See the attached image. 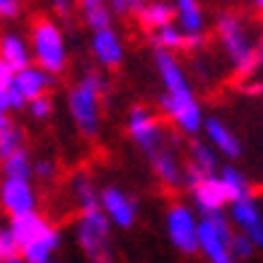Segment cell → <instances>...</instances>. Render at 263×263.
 <instances>
[{
	"mask_svg": "<svg viewBox=\"0 0 263 263\" xmlns=\"http://www.w3.org/2000/svg\"><path fill=\"white\" fill-rule=\"evenodd\" d=\"M49 86H51V78L35 65H30L25 70H19V73H14V86L11 89H14L25 102H32V100L43 97V94L49 91Z\"/></svg>",
	"mask_w": 263,
	"mask_h": 263,
	"instance_id": "5bb4252c",
	"label": "cell"
},
{
	"mask_svg": "<svg viewBox=\"0 0 263 263\" xmlns=\"http://www.w3.org/2000/svg\"><path fill=\"white\" fill-rule=\"evenodd\" d=\"M11 107H8V91H0V118L8 116Z\"/></svg>",
	"mask_w": 263,
	"mask_h": 263,
	"instance_id": "e575fe53",
	"label": "cell"
},
{
	"mask_svg": "<svg viewBox=\"0 0 263 263\" xmlns=\"http://www.w3.org/2000/svg\"><path fill=\"white\" fill-rule=\"evenodd\" d=\"M215 32L223 43L226 54L231 57V65L236 70V76H253L255 70L260 67V46H253L247 38V30L242 25V19L231 11H223L215 22Z\"/></svg>",
	"mask_w": 263,
	"mask_h": 263,
	"instance_id": "3957f363",
	"label": "cell"
},
{
	"mask_svg": "<svg viewBox=\"0 0 263 263\" xmlns=\"http://www.w3.org/2000/svg\"><path fill=\"white\" fill-rule=\"evenodd\" d=\"M27 110H30V116L35 118V121H46V118L51 116V110H54V102H51L49 94H43V97L27 102Z\"/></svg>",
	"mask_w": 263,
	"mask_h": 263,
	"instance_id": "f546056e",
	"label": "cell"
},
{
	"mask_svg": "<svg viewBox=\"0 0 263 263\" xmlns=\"http://www.w3.org/2000/svg\"><path fill=\"white\" fill-rule=\"evenodd\" d=\"M11 86H14V70L0 59V91H8Z\"/></svg>",
	"mask_w": 263,
	"mask_h": 263,
	"instance_id": "836d02e7",
	"label": "cell"
},
{
	"mask_svg": "<svg viewBox=\"0 0 263 263\" xmlns=\"http://www.w3.org/2000/svg\"><path fill=\"white\" fill-rule=\"evenodd\" d=\"M204 132H207V137L215 148H218L223 156H229V159H239V153H242V142L236 140V135L226 126L220 118H207L204 124Z\"/></svg>",
	"mask_w": 263,
	"mask_h": 263,
	"instance_id": "d6986e66",
	"label": "cell"
},
{
	"mask_svg": "<svg viewBox=\"0 0 263 263\" xmlns=\"http://www.w3.org/2000/svg\"><path fill=\"white\" fill-rule=\"evenodd\" d=\"M73 194H76L78 204H81V212H89V210H97L100 207V194L94 191V183L89 180L86 175H76Z\"/></svg>",
	"mask_w": 263,
	"mask_h": 263,
	"instance_id": "4316f807",
	"label": "cell"
},
{
	"mask_svg": "<svg viewBox=\"0 0 263 263\" xmlns=\"http://www.w3.org/2000/svg\"><path fill=\"white\" fill-rule=\"evenodd\" d=\"M231 220L236 223L239 234L253 242V247H263V220H260V207L255 196L234 201L231 204Z\"/></svg>",
	"mask_w": 263,
	"mask_h": 263,
	"instance_id": "7c38bea8",
	"label": "cell"
},
{
	"mask_svg": "<svg viewBox=\"0 0 263 263\" xmlns=\"http://www.w3.org/2000/svg\"><path fill=\"white\" fill-rule=\"evenodd\" d=\"M151 161H153V172H156V177L166 188H177L183 183V166H180V161H177V156L172 151L161 148L151 156Z\"/></svg>",
	"mask_w": 263,
	"mask_h": 263,
	"instance_id": "ffe728a7",
	"label": "cell"
},
{
	"mask_svg": "<svg viewBox=\"0 0 263 263\" xmlns=\"http://www.w3.org/2000/svg\"><path fill=\"white\" fill-rule=\"evenodd\" d=\"M153 41H156V49L159 51H177V49H183V32L177 30L175 25H166L161 30L153 32Z\"/></svg>",
	"mask_w": 263,
	"mask_h": 263,
	"instance_id": "83f0119b",
	"label": "cell"
},
{
	"mask_svg": "<svg viewBox=\"0 0 263 263\" xmlns=\"http://www.w3.org/2000/svg\"><path fill=\"white\" fill-rule=\"evenodd\" d=\"M30 57L38 62V70L46 76H59L67 67V46L62 27L51 16H38L30 27Z\"/></svg>",
	"mask_w": 263,
	"mask_h": 263,
	"instance_id": "7a4b0ae2",
	"label": "cell"
},
{
	"mask_svg": "<svg viewBox=\"0 0 263 263\" xmlns=\"http://www.w3.org/2000/svg\"><path fill=\"white\" fill-rule=\"evenodd\" d=\"M19 148H25V137H22L19 126L11 121L8 116L0 118V164H3L11 153H16Z\"/></svg>",
	"mask_w": 263,
	"mask_h": 263,
	"instance_id": "d4e9b609",
	"label": "cell"
},
{
	"mask_svg": "<svg viewBox=\"0 0 263 263\" xmlns=\"http://www.w3.org/2000/svg\"><path fill=\"white\" fill-rule=\"evenodd\" d=\"M54 8H57L59 16H67L70 14V3H54Z\"/></svg>",
	"mask_w": 263,
	"mask_h": 263,
	"instance_id": "d590c367",
	"label": "cell"
},
{
	"mask_svg": "<svg viewBox=\"0 0 263 263\" xmlns=\"http://www.w3.org/2000/svg\"><path fill=\"white\" fill-rule=\"evenodd\" d=\"M0 59H3V62L14 70V73L30 67L32 65V57H30L27 41L22 38V35H16V32H6L3 38H0Z\"/></svg>",
	"mask_w": 263,
	"mask_h": 263,
	"instance_id": "e0dca14e",
	"label": "cell"
},
{
	"mask_svg": "<svg viewBox=\"0 0 263 263\" xmlns=\"http://www.w3.org/2000/svg\"><path fill=\"white\" fill-rule=\"evenodd\" d=\"M159 105H161L164 116L180 132H185V135H196L201 129V124H204V118H201V105L194 97V89L180 91V94H161Z\"/></svg>",
	"mask_w": 263,
	"mask_h": 263,
	"instance_id": "8992f818",
	"label": "cell"
},
{
	"mask_svg": "<svg viewBox=\"0 0 263 263\" xmlns=\"http://www.w3.org/2000/svg\"><path fill=\"white\" fill-rule=\"evenodd\" d=\"M0 207H3L11 218L35 212V207H38V194H35L32 183L3 177V180H0Z\"/></svg>",
	"mask_w": 263,
	"mask_h": 263,
	"instance_id": "9c48e42d",
	"label": "cell"
},
{
	"mask_svg": "<svg viewBox=\"0 0 263 263\" xmlns=\"http://www.w3.org/2000/svg\"><path fill=\"white\" fill-rule=\"evenodd\" d=\"M137 16H140V25L145 27L148 32L153 30H161L166 25H172V19H175V8L170 3H142L140 11H137Z\"/></svg>",
	"mask_w": 263,
	"mask_h": 263,
	"instance_id": "7402d4cb",
	"label": "cell"
},
{
	"mask_svg": "<svg viewBox=\"0 0 263 263\" xmlns=\"http://www.w3.org/2000/svg\"><path fill=\"white\" fill-rule=\"evenodd\" d=\"M126 129H129V137L137 142V145L153 156L156 151L164 148V126L159 121V116L151 110L145 105H135L129 110V121H126Z\"/></svg>",
	"mask_w": 263,
	"mask_h": 263,
	"instance_id": "52a82bcc",
	"label": "cell"
},
{
	"mask_svg": "<svg viewBox=\"0 0 263 263\" xmlns=\"http://www.w3.org/2000/svg\"><path fill=\"white\" fill-rule=\"evenodd\" d=\"M11 263H25V260H19V258H16V260H11Z\"/></svg>",
	"mask_w": 263,
	"mask_h": 263,
	"instance_id": "8d00e7d4",
	"label": "cell"
},
{
	"mask_svg": "<svg viewBox=\"0 0 263 263\" xmlns=\"http://www.w3.org/2000/svg\"><path fill=\"white\" fill-rule=\"evenodd\" d=\"M91 51H94V59L107 67V70H113L124 62V41H121V35H118L113 27L110 30H102V32H94V38H91Z\"/></svg>",
	"mask_w": 263,
	"mask_h": 263,
	"instance_id": "4fadbf2b",
	"label": "cell"
},
{
	"mask_svg": "<svg viewBox=\"0 0 263 263\" xmlns=\"http://www.w3.org/2000/svg\"><path fill=\"white\" fill-rule=\"evenodd\" d=\"M49 220L43 218V215L35 210V212H30V215H19V218H11V229H8V234L14 236V242H16V247L22 250V247H27L32 239H38L46 229H49Z\"/></svg>",
	"mask_w": 263,
	"mask_h": 263,
	"instance_id": "2e32d148",
	"label": "cell"
},
{
	"mask_svg": "<svg viewBox=\"0 0 263 263\" xmlns=\"http://www.w3.org/2000/svg\"><path fill=\"white\" fill-rule=\"evenodd\" d=\"M78 245L91 263H113V236H110V223L102 215V210H89L81 212L78 226H76Z\"/></svg>",
	"mask_w": 263,
	"mask_h": 263,
	"instance_id": "277c9868",
	"label": "cell"
},
{
	"mask_svg": "<svg viewBox=\"0 0 263 263\" xmlns=\"http://www.w3.org/2000/svg\"><path fill=\"white\" fill-rule=\"evenodd\" d=\"M231 258L234 260H250L255 255V247H253V242H250V239H245L242 234H234L231 236Z\"/></svg>",
	"mask_w": 263,
	"mask_h": 263,
	"instance_id": "f1b7e54d",
	"label": "cell"
},
{
	"mask_svg": "<svg viewBox=\"0 0 263 263\" xmlns=\"http://www.w3.org/2000/svg\"><path fill=\"white\" fill-rule=\"evenodd\" d=\"M32 175L35 177H41V180H54V175H57V164L51 159H38L32 164Z\"/></svg>",
	"mask_w": 263,
	"mask_h": 263,
	"instance_id": "1f68e13d",
	"label": "cell"
},
{
	"mask_svg": "<svg viewBox=\"0 0 263 263\" xmlns=\"http://www.w3.org/2000/svg\"><path fill=\"white\" fill-rule=\"evenodd\" d=\"M100 210L118 229H132L137 220V204L116 185H107L100 191Z\"/></svg>",
	"mask_w": 263,
	"mask_h": 263,
	"instance_id": "8fae6325",
	"label": "cell"
},
{
	"mask_svg": "<svg viewBox=\"0 0 263 263\" xmlns=\"http://www.w3.org/2000/svg\"><path fill=\"white\" fill-rule=\"evenodd\" d=\"M188 153H191V164H188V170H194L196 175H204V177L215 175L218 159H215V151L207 145V142H201V140H191Z\"/></svg>",
	"mask_w": 263,
	"mask_h": 263,
	"instance_id": "603a6c76",
	"label": "cell"
},
{
	"mask_svg": "<svg viewBox=\"0 0 263 263\" xmlns=\"http://www.w3.org/2000/svg\"><path fill=\"white\" fill-rule=\"evenodd\" d=\"M191 177V191H194V199H196V207L199 212L204 215H223V207L229 204V199L223 194V185L218 180V175H196L194 170H188Z\"/></svg>",
	"mask_w": 263,
	"mask_h": 263,
	"instance_id": "30bf717a",
	"label": "cell"
},
{
	"mask_svg": "<svg viewBox=\"0 0 263 263\" xmlns=\"http://www.w3.org/2000/svg\"><path fill=\"white\" fill-rule=\"evenodd\" d=\"M19 258V247L14 242V236L6 231H0V263H11V260H16Z\"/></svg>",
	"mask_w": 263,
	"mask_h": 263,
	"instance_id": "4dcf8cb0",
	"label": "cell"
},
{
	"mask_svg": "<svg viewBox=\"0 0 263 263\" xmlns=\"http://www.w3.org/2000/svg\"><path fill=\"white\" fill-rule=\"evenodd\" d=\"M81 16L86 22V27L94 32H102V30H110V22H113V11L107 8L100 0H83L81 3Z\"/></svg>",
	"mask_w": 263,
	"mask_h": 263,
	"instance_id": "cb8c5ba5",
	"label": "cell"
},
{
	"mask_svg": "<svg viewBox=\"0 0 263 263\" xmlns=\"http://www.w3.org/2000/svg\"><path fill=\"white\" fill-rule=\"evenodd\" d=\"M196 231H199V220L191 207L172 204L166 210V236L180 253L185 255L196 253Z\"/></svg>",
	"mask_w": 263,
	"mask_h": 263,
	"instance_id": "ba28073f",
	"label": "cell"
},
{
	"mask_svg": "<svg viewBox=\"0 0 263 263\" xmlns=\"http://www.w3.org/2000/svg\"><path fill=\"white\" fill-rule=\"evenodd\" d=\"M175 8V19H177V30H180L185 38H199V35H204V8L194 0H177L172 6Z\"/></svg>",
	"mask_w": 263,
	"mask_h": 263,
	"instance_id": "9a60e30c",
	"label": "cell"
},
{
	"mask_svg": "<svg viewBox=\"0 0 263 263\" xmlns=\"http://www.w3.org/2000/svg\"><path fill=\"white\" fill-rule=\"evenodd\" d=\"M107 83L100 73H86L67 97V107L73 116V124L83 137H97L100 135V110H102V94Z\"/></svg>",
	"mask_w": 263,
	"mask_h": 263,
	"instance_id": "6da1fadb",
	"label": "cell"
},
{
	"mask_svg": "<svg viewBox=\"0 0 263 263\" xmlns=\"http://www.w3.org/2000/svg\"><path fill=\"white\" fill-rule=\"evenodd\" d=\"M218 180H220L223 194H226V199H229L231 204H234V201H242V199L255 196V194H253V185H250V180L236 170V166H223L220 175H218Z\"/></svg>",
	"mask_w": 263,
	"mask_h": 263,
	"instance_id": "44dd1931",
	"label": "cell"
},
{
	"mask_svg": "<svg viewBox=\"0 0 263 263\" xmlns=\"http://www.w3.org/2000/svg\"><path fill=\"white\" fill-rule=\"evenodd\" d=\"M0 166H3V177H11V180H32V159L25 148L11 153Z\"/></svg>",
	"mask_w": 263,
	"mask_h": 263,
	"instance_id": "484cf974",
	"label": "cell"
},
{
	"mask_svg": "<svg viewBox=\"0 0 263 263\" xmlns=\"http://www.w3.org/2000/svg\"><path fill=\"white\" fill-rule=\"evenodd\" d=\"M231 226L223 215H207L199 220L196 231V253H204L210 263H234L231 258Z\"/></svg>",
	"mask_w": 263,
	"mask_h": 263,
	"instance_id": "5b68a950",
	"label": "cell"
},
{
	"mask_svg": "<svg viewBox=\"0 0 263 263\" xmlns=\"http://www.w3.org/2000/svg\"><path fill=\"white\" fill-rule=\"evenodd\" d=\"M22 14V6L16 0H0V19H14Z\"/></svg>",
	"mask_w": 263,
	"mask_h": 263,
	"instance_id": "d6a6232c",
	"label": "cell"
},
{
	"mask_svg": "<svg viewBox=\"0 0 263 263\" xmlns=\"http://www.w3.org/2000/svg\"><path fill=\"white\" fill-rule=\"evenodd\" d=\"M59 247V231L54 226H49L38 239H32L27 247L19 250V260L25 263H51V255L57 253Z\"/></svg>",
	"mask_w": 263,
	"mask_h": 263,
	"instance_id": "ac0fdd59",
	"label": "cell"
}]
</instances>
